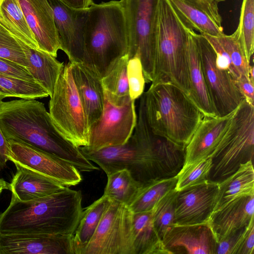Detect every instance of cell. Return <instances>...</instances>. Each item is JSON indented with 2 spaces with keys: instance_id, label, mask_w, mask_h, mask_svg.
<instances>
[{
  "instance_id": "f546056e",
  "label": "cell",
  "mask_w": 254,
  "mask_h": 254,
  "mask_svg": "<svg viewBox=\"0 0 254 254\" xmlns=\"http://www.w3.org/2000/svg\"><path fill=\"white\" fill-rule=\"evenodd\" d=\"M127 54L119 59L101 79L104 93L113 103L121 105L129 97L127 75Z\"/></svg>"
},
{
  "instance_id": "8992f818",
  "label": "cell",
  "mask_w": 254,
  "mask_h": 254,
  "mask_svg": "<svg viewBox=\"0 0 254 254\" xmlns=\"http://www.w3.org/2000/svg\"><path fill=\"white\" fill-rule=\"evenodd\" d=\"M190 29L167 0H159L155 58L151 82L172 83L189 96L190 85L187 45Z\"/></svg>"
},
{
  "instance_id": "7c38bea8",
  "label": "cell",
  "mask_w": 254,
  "mask_h": 254,
  "mask_svg": "<svg viewBox=\"0 0 254 254\" xmlns=\"http://www.w3.org/2000/svg\"><path fill=\"white\" fill-rule=\"evenodd\" d=\"M104 95L102 114L89 128L88 145L82 146L89 151L126 143L137 123L135 100L129 97L122 104L116 105Z\"/></svg>"
},
{
  "instance_id": "4316f807",
  "label": "cell",
  "mask_w": 254,
  "mask_h": 254,
  "mask_svg": "<svg viewBox=\"0 0 254 254\" xmlns=\"http://www.w3.org/2000/svg\"><path fill=\"white\" fill-rule=\"evenodd\" d=\"M112 201V199L109 196L103 195L83 210L72 237L74 254H83Z\"/></svg>"
},
{
  "instance_id": "836d02e7",
  "label": "cell",
  "mask_w": 254,
  "mask_h": 254,
  "mask_svg": "<svg viewBox=\"0 0 254 254\" xmlns=\"http://www.w3.org/2000/svg\"><path fill=\"white\" fill-rule=\"evenodd\" d=\"M177 190L165 193L152 209L154 226L162 239L166 231L175 224V203Z\"/></svg>"
},
{
  "instance_id": "ac0fdd59",
  "label": "cell",
  "mask_w": 254,
  "mask_h": 254,
  "mask_svg": "<svg viewBox=\"0 0 254 254\" xmlns=\"http://www.w3.org/2000/svg\"><path fill=\"white\" fill-rule=\"evenodd\" d=\"M39 50L54 57L60 44L53 9L48 0H17Z\"/></svg>"
},
{
  "instance_id": "7dc6e473",
  "label": "cell",
  "mask_w": 254,
  "mask_h": 254,
  "mask_svg": "<svg viewBox=\"0 0 254 254\" xmlns=\"http://www.w3.org/2000/svg\"><path fill=\"white\" fill-rule=\"evenodd\" d=\"M5 189H8V184L3 179H0V194Z\"/></svg>"
},
{
  "instance_id": "52a82bcc",
  "label": "cell",
  "mask_w": 254,
  "mask_h": 254,
  "mask_svg": "<svg viewBox=\"0 0 254 254\" xmlns=\"http://www.w3.org/2000/svg\"><path fill=\"white\" fill-rule=\"evenodd\" d=\"M254 105L244 99L234 111L225 134L210 156L209 179L220 182L241 164L254 161Z\"/></svg>"
},
{
  "instance_id": "d6986e66",
  "label": "cell",
  "mask_w": 254,
  "mask_h": 254,
  "mask_svg": "<svg viewBox=\"0 0 254 254\" xmlns=\"http://www.w3.org/2000/svg\"><path fill=\"white\" fill-rule=\"evenodd\" d=\"M254 194L242 196L217 207L208 223L218 243L245 228L254 218Z\"/></svg>"
},
{
  "instance_id": "7402d4cb",
  "label": "cell",
  "mask_w": 254,
  "mask_h": 254,
  "mask_svg": "<svg viewBox=\"0 0 254 254\" xmlns=\"http://www.w3.org/2000/svg\"><path fill=\"white\" fill-rule=\"evenodd\" d=\"M167 0L188 28L215 37L224 34L219 11L207 8L191 0Z\"/></svg>"
},
{
  "instance_id": "44dd1931",
  "label": "cell",
  "mask_w": 254,
  "mask_h": 254,
  "mask_svg": "<svg viewBox=\"0 0 254 254\" xmlns=\"http://www.w3.org/2000/svg\"><path fill=\"white\" fill-rule=\"evenodd\" d=\"M71 64L73 78L89 128L100 118L103 110L105 95L101 78L84 64Z\"/></svg>"
},
{
  "instance_id": "d6a6232c",
  "label": "cell",
  "mask_w": 254,
  "mask_h": 254,
  "mask_svg": "<svg viewBox=\"0 0 254 254\" xmlns=\"http://www.w3.org/2000/svg\"><path fill=\"white\" fill-rule=\"evenodd\" d=\"M217 38L229 56L238 78L244 75L250 79V64L248 62L246 57L239 28L237 27L235 32L231 35H227L224 34Z\"/></svg>"
},
{
  "instance_id": "f35d334b",
  "label": "cell",
  "mask_w": 254,
  "mask_h": 254,
  "mask_svg": "<svg viewBox=\"0 0 254 254\" xmlns=\"http://www.w3.org/2000/svg\"><path fill=\"white\" fill-rule=\"evenodd\" d=\"M127 75L129 96L131 99L135 100L144 93L145 84L142 64L138 57L128 60Z\"/></svg>"
},
{
  "instance_id": "d4e9b609",
  "label": "cell",
  "mask_w": 254,
  "mask_h": 254,
  "mask_svg": "<svg viewBox=\"0 0 254 254\" xmlns=\"http://www.w3.org/2000/svg\"><path fill=\"white\" fill-rule=\"evenodd\" d=\"M28 63L27 70L34 80L52 96L64 66L56 58L39 49H33L18 40Z\"/></svg>"
},
{
  "instance_id": "b9f144b4",
  "label": "cell",
  "mask_w": 254,
  "mask_h": 254,
  "mask_svg": "<svg viewBox=\"0 0 254 254\" xmlns=\"http://www.w3.org/2000/svg\"><path fill=\"white\" fill-rule=\"evenodd\" d=\"M237 85L244 97L250 104L254 105V84L246 76H240L236 80Z\"/></svg>"
},
{
  "instance_id": "484cf974",
  "label": "cell",
  "mask_w": 254,
  "mask_h": 254,
  "mask_svg": "<svg viewBox=\"0 0 254 254\" xmlns=\"http://www.w3.org/2000/svg\"><path fill=\"white\" fill-rule=\"evenodd\" d=\"M134 254H169L153 224L152 210L132 213Z\"/></svg>"
},
{
  "instance_id": "f1b7e54d",
  "label": "cell",
  "mask_w": 254,
  "mask_h": 254,
  "mask_svg": "<svg viewBox=\"0 0 254 254\" xmlns=\"http://www.w3.org/2000/svg\"><path fill=\"white\" fill-rule=\"evenodd\" d=\"M253 194L254 169L253 162L250 161L241 164L234 173L219 182L216 208L237 197Z\"/></svg>"
},
{
  "instance_id": "ee69618b",
  "label": "cell",
  "mask_w": 254,
  "mask_h": 254,
  "mask_svg": "<svg viewBox=\"0 0 254 254\" xmlns=\"http://www.w3.org/2000/svg\"><path fill=\"white\" fill-rule=\"evenodd\" d=\"M67 6L74 9H85L94 2L92 0H59Z\"/></svg>"
},
{
  "instance_id": "ba28073f",
  "label": "cell",
  "mask_w": 254,
  "mask_h": 254,
  "mask_svg": "<svg viewBox=\"0 0 254 254\" xmlns=\"http://www.w3.org/2000/svg\"><path fill=\"white\" fill-rule=\"evenodd\" d=\"M159 0H120L126 19L128 59H140L147 83L153 77Z\"/></svg>"
},
{
  "instance_id": "d590c367",
  "label": "cell",
  "mask_w": 254,
  "mask_h": 254,
  "mask_svg": "<svg viewBox=\"0 0 254 254\" xmlns=\"http://www.w3.org/2000/svg\"><path fill=\"white\" fill-rule=\"evenodd\" d=\"M212 166L211 156L184 164L177 175L175 190L179 191L208 180Z\"/></svg>"
},
{
  "instance_id": "603a6c76",
  "label": "cell",
  "mask_w": 254,
  "mask_h": 254,
  "mask_svg": "<svg viewBox=\"0 0 254 254\" xmlns=\"http://www.w3.org/2000/svg\"><path fill=\"white\" fill-rule=\"evenodd\" d=\"M16 172L8 189L18 200L26 201L44 197L64 189L65 187L37 172L14 164Z\"/></svg>"
},
{
  "instance_id": "ffe728a7",
  "label": "cell",
  "mask_w": 254,
  "mask_h": 254,
  "mask_svg": "<svg viewBox=\"0 0 254 254\" xmlns=\"http://www.w3.org/2000/svg\"><path fill=\"white\" fill-rule=\"evenodd\" d=\"M233 112L223 117H203L186 146L184 164L211 155L228 128Z\"/></svg>"
},
{
  "instance_id": "3957f363",
  "label": "cell",
  "mask_w": 254,
  "mask_h": 254,
  "mask_svg": "<svg viewBox=\"0 0 254 254\" xmlns=\"http://www.w3.org/2000/svg\"><path fill=\"white\" fill-rule=\"evenodd\" d=\"M141 97L153 133L186 147L204 117L190 97L166 82L152 83Z\"/></svg>"
},
{
  "instance_id": "7bdbcfd3",
  "label": "cell",
  "mask_w": 254,
  "mask_h": 254,
  "mask_svg": "<svg viewBox=\"0 0 254 254\" xmlns=\"http://www.w3.org/2000/svg\"><path fill=\"white\" fill-rule=\"evenodd\" d=\"M9 147L8 141L4 136L0 127V171L5 167L8 160Z\"/></svg>"
},
{
  "instance_id": "7a4b0ae2",
  "label": "cell",
  "mask_w": 254,
  "mask_h": 254,
  "mask_svg": "<svg viewBox=\"0 0 254 254\" xmlns=\"http://www.w3.org/2000/svg\"><path fill=\"white\" fill-rule=\"evenodd\" d=\"M80 190L65 187L50 195L23 201L11 195L0 213V233L72 236L83 211Z\"/></svg>"
},
{
  "instance_id": "60d3db41",
  "label": "cell",
  "mask_w": 254,
  "mask_h": 254,
  "mask_svg": "<svg viewBox=\"0 0 254 254\" xmlns=\"http://www.w3.org/2000/svg\"><path fill=\"white\" fill-rule=\"evenodd\" d=\"M0 74L25 80L35 81L25 67L0 57Z\"/></svg>"
},
{
  "instance_id": "cb8c5ba5",
  "label": "cell",
  "mask_w": 254,
  "mask_h": 254,
  "mask_svg": "<svg viewBox=\"0 0 254 254\" xmlns=\"http://www.w3.org/2000/svg\"><path fill=\"white\" fill-rule=\"evenodd\" d=\"M187 58L190 98L200 110L204 117H217L206 87L195 32L190 29L187 45Z\"/></svg>"
},
{
  "instance_id": "8fae6325",
  "label": "cell",
  "mask_w": 254,
  "mask_h": 254,
  "mask_svg": "<svg viewBox=\"0 0 254 254\" xmlns=\"http://www.w3.org/2000/svg\"><path fill=\"white\" fill-rule=\"evenodd\" d=\"M202 68L208 92L217 117L233 113L244 99L228 70L216 64V53L207 39L195 33Z\"/></svg>"
},
{
  "instance_id": "9c48e42d",
  "label": "cell",
  "mask_w": 254,
  "mask_h": 254,
  "mask_svg": "<svg viewBox=\"0 0 254 254\" xmlns=\"http://www.w3.org/2000/svg\"><path fill=\"white\" fill-rule=\"evenodd\" d=\"M49 113L60 132L77 147L87 146L89 126L73 78L71 64L63 67L49 103Z\"/></svg>"
},
{
  "instance_id": "e0dca14e",
  "label": "cell",
  "mask_w": 254,
  "mask_h": 254,
  "mask_svg": "<svg viewBox=\"0 0 254 254\" xmlns=\"http://www.w3.org/2000/svg\"><path fill=\"white\" fill-rule=\"evenodd\" d=\"M72 237L0 233V254H74Z\"/></svg>"
},
{
  "instance_id": "5bb4252c",
  "label": "cell",
  "mask_w": 254,
  "mask_h": 254,
  "mask_svg": "<svg viewBox=\"0 0 254 254\" xmlns=\"http://www.w3.org/2000/svg\"><path fill=\"white\" fill-rule=\"evenodd\" d=\"M219 183L209 179L177 191L175 224L207 222L217 205Z\"/></svg>"
},
{
  "instance_id": "f6af8a7d",
  "label": "cell",
  "mask_w": 254,
  "mask_h": 254,
  "mask_svg": "<svg viewBox=\"0 0 254 254\" xmlns=\"http://www.w3.org/2000/svg\"><path fill=\"white\" fill-rule=\"evenodd\" d=\"M194 3L201 5L206 8L218 10V3L224 1L225 0H191Z\"/></svg>"
},
{
  "instance_id": "bcb514c9",
  "label": "cell",
  "mask_w": 254,
  "mask_h": 254,
  "mask_svg": "<svg viewBox=\"0 0 254 254\" xmlns=\"http://www.w3.org/2000/svg\"><path fill=\"white\" fill-rule=\"evenodd\" d=\"M6 97H13L12 95L0 86V103Z\"/></svg>"
},
{
  "instance_id": "5b68a950",
  "label": "cell",
  "mask_w": 254,
  "mask_h": 254,
  "mask_svg": "<svg viewBox=\"0 0 254 254\" xmlns=\"http://www.w3.org/2000/svg\"><path fill=\"white\" fill-rule=\"evenodd\" d=\"M79 148L85 157L96 163L107 176L127 169L142 185L166 178L164 154L151 143L147 128L142 123L136 124L132 135L123 144L95 151L83 147Z\"/></svg>"
},
{
  "instance_id": "6da1fadb",
  "label": "cell",
  "mask_w": 254,
  "mask_h": 254,
  "mask_svg": "<svg viewBox=\"0 0 254 254\" xmlns=\"http://www.w3.org/2000/svg\"><path fill=\"white\" fill-rule=\"evenodd\" d=\"M0 127L7 140L22 142L51 154L72 164L80 172L99 169L79 147L63 135L44 104L36 99L1 102Z\"/></svg>"
},
{
  "instance_id": "30bf717a",
  "label": "cell",
  "mask_w": 254,
  "mask_h": 254,
  "mask_svg": "<svg viewBox=\"0 0 254 254\" xmlns=\"http://www.w3.org/2000/svg\"><path fill=\"white\" fill-rule=\"evenodd\" d=\"M132 214L127 206L112 200L83 254H134Z\"/></svg>"
},
{
  "instance_id": "4fadbf2b",
  "label": "cell",
  "mask_w": 254,
  "mask_h": 254,
  "mask_svg": "<svg viewBox=\"0 0 254 254\" xmlns=\"http://www.w3.org/2000/svg\"><path fill=\"white\" fill-rule=\"evenodd\" d=\"M8 160L27 168L65 187L79 184L82 180L80 171L72 164L25 143L8 140Z\"/></svg>"
},
{
  "instance_id": "9a60e30c",
  "label": "cell",
  "mask_w": 254,
  "mask_h": 254,
  "mask_svg": "<svg viewBox=\"0 0 254 254\" xmlns=\"http://www.w3.org/2000/svg\"><path fill=\"white\" fill-rule=\"evenodd\" d=\"M54 13V21L60 44L71 63L84 64V32L88 8L72 9L59 0H48Z\"/></svg>"
},
{
  "instance_id": "277c9868",
  "label": "cell",
  "mask_w": 254,
  "mask_h": 254,
  "mask_svg": "<svg viewBox=\"0 0 254 254\" xmlns=\"http://www.w3.org/2000/svg\"><path fill=\"white\" fill-rule=\"evenodd\" d=\"M84 40V64L102 79L128 53L126 19L120 1L93 3L88 8Z\"/></svg>"
},
{
  "instance_id": "1f68e13d",
  "label": "cell",
  "mask_w": 254,
  "mask_h": 254,
  "mask_svg": "<svg viewBox=\"0 0 254 254\" xmlns=\"http://www.w3.org/2000/svg\"><path fill=\"white\" fill-rule=\"evenodd\" d=\"M177 176L159 179L143 185L136 196L128 206L132 213L151 210L156 202L167 192L175 189Z\"/></svg>"
},
{
  "instance_id": "4dcf8cb0",
  "label": "cell",
  "mask_w": 254,
  "mask_h": 254,
  "mask_svg": "<svg viewBox=\"0 0 254 254\" xmlns=\"http://www.w3.org/2000/svg\"><path fill=\"white\" fill-rule=\"evenodd\" d=\"M142 185L136 181L127 169L107 175L103 195L128 206L138 194Z\"/></svg>"
},
{
  "instance_id": "74e56055",
  "label": "cell",
  "mask_w": 254,
  "mask_h": 254,
  "mask_svg": "<svg viewBox=\"0 0 254 254\" xmlns=\"http://www.w3.org/2000/svg\"><path fill=\"white\" fill-rule=\"evenodd\" d=\"M0 57L28 66L23 50L17 39L0 25Z\"/></svg>"
},
{
  "instance_id": "8d00e7d4",
  "label": "cell",
  "mask_w": 254,
  "mask_h": 254,
  "mask_svg": "<svg viewBox=\"0 0 254 254\" xmlns=\"http://www.w3.org/2000/svg\"><path fill=\"white\" fill-rule=\"evenodd\" d=\"M239 20L240 37L246 59L250 64L254 49V0H243Z\"/></svg>"
},
{
  "instance_id": "ab89813d",
  "label": "cell",
  "mask_w": 254,
  "mask_h": 254,
  "mask_svg": "<svg viewBox=\"0 0 254 254\" xmlns=\"http://www.w3.org/2000/svg\"><path fill=\"white\" fill-rule=\"evenodd\" d=\"M254 254V218L240 233L233 254Z\"/></svg>"
},
{
  "instance_id": "2e32d148",
  "label": "cell",
  "mask_w": 254,
  "mask_h": 254,
  "mask_svg": "<svg viewBox=\"0 0 254 254\" xmlns=\"http://www.w3.org/2000/svg\"><path fill=\"white\" fill-rule=\"evenodd\" d=\"M162 241L169 254H216L217 246L208 222L174 224L166 231Z\"/></svg>"
},
{
  "instance_id": "c3c4849f",
  "label": "cell",
  "mask_w": 254,
  "mask_h": 254,
  "mask_svg": "<svg viewBox=\"0 0 254 254\" xmlns=\"http://www.w3.org/2000/svg\"><path fill=\"white\" fill-rule=\"evenodd\" d=\"M254 67L253 65H251L250 64L249 68V77L251 82L254 84Z\"/></svg>"
},
{
  "instance_id": "e575fe53",
  "label": "cell",
  "mask_w": 254,
  "mask_h": 254,
  "mask_svg": "<svg viewBox=\"0 0 254 254\" xmlns=\"http://www.w3.org/2000/svg\"><path fill=\"white\" fill-rule=\"evenodd\" d=\"M0 86L10 92L13 97L26 100L43 98L48 92L35 81H28L0 74Z\"/></svg>"
},
{
  "instance_id": "83f0119b",
  "label": "cell",
  "mask_w": 254,
  "mask_h": 254,
  "mask_svg": "<svg viewBox=\"0 0 254 254\" xmlns=\"http://www.w3.org/2000/svg\"><path fill=\"white\" fill-rule=\"evenodd\" d=\"M0 25L16 39L39 49L17 0H0Z\"/></svg>"
}]
</instances>
